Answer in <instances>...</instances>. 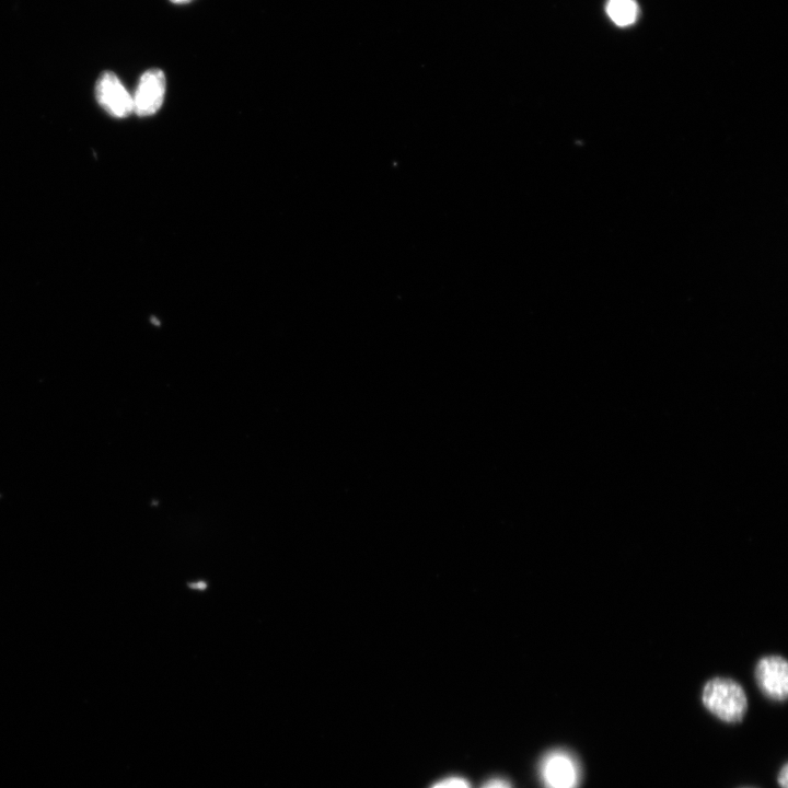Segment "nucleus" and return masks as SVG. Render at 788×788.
<instances>
[{"label": "nucleus", "instance_id": "f257e3e1", "mask_svg": "<svg viewBox=\"0 0 788 788\" xmlns=\"http://www.w3.org/2000/svg\"><path fill=\"white\" fill-rule=\"evenodd\" d=\"M702 699L710 712L727 722L740 721L748 709L744 690L727 677L709 680L703 688Z\"/></svg>", "mask_w": 788, "mask_h": 788}, {"label": "nucleus", "instance_id": "f03ea898", "mask_svg": "<svg viewBox=\"0 0 788 788\" xmlns=\"http://www.w3.org/2000/svg\"><path fill=\"white\" fill-rule=\"evenodd\" d=\"M99 104L112 116L124 118L134 113L132 96L113 71H104L95 84Z\"/></svg>", "mask_w": 788, "mask_h": 788}, {"label": "nucleus", "instance_id": "7ed1b4c3", "mask_svg": "<svg viewBox=\"0 0 788 788\" xmlns=\"http://www.w3.org/2000/svg\"><path fill=\"white\" fill-rule=\"evenodd\" d=\"M165 91L166 79L161 69L144 71L132 96L134 113L141 117L157 113L163 104Z\"/></svg>", "mask_w": 788, "mask_h": 788}, {"label": "nucleus", "instance_id": "20e7f679", "mask_svg": "<svg viewBox=\"0 0 788 788\" xmlns=\"http://www.w3.org/2000/svg\"><path fill=\"white\" fill-rule=\"evenodd\" d=\"M541 776L545 788H577L580 779L577 762L564 751H553L544 756Z\"/></svg>", "mask_w": 788, "mask_h": 788}, {"label": "nucleus", "instance_id": "39448f33", "mask_svg": "<svg viewBox=\"0 0 788 788\" xmlns=\"http://www.w3.org/2000/svg\"><path fill=\"white\" fill-rule=\"evenodd\" d=\"M755 679L762 692L775 700L788 695V663L777 654L766 656L755 667Z\"/></svg>", "mask_w": 788, "mask_h": 788}, {"label": "nucleus", "instance_id": "423d86ee", "mask_svg": "<svg viewBox=\"0 0 788 788\" xmlns=\"http://www.w3.org/2000/svg\"><path fill=\"white\" fill-rule=\"evenodd\" d=\"M606 13L617 26H628L636 22L639 7L636 0H607Z\"/></svg>", "mask_w": 788, "mask_h": 788}, {"label": "nucleus", "instance_id": "0eeeda50", "mask_svg": "<svg viewBox=\"0 0 788 788\" xmlns=\"http://www.w3.org/2000/svg\"><path fill=\"white\" fill-rule=\"evenodd\" d=\"M431 788H471V785L464 778L449 777L443 780H440L439 783L433 785Z\"/></svg>", "mask_w": 788, "mask_h": 788}, {"label": "nucleus", "instance_id": "6e6552de", "mask_svg": "<svg viewBox=\"0 0 788 788\" xmlns=\"http://www.w3.org/2000/svg\"><path fill=\"white\" fill-rule=\"evenodd\" d=\"M483 788H511V786L503 779L495 778L487 781Z\"/></svg>", "mask_w": 788, "mask_h": 788}, {"label": "nucleus", "instance_id": "1a4fd4ad", "mask_svg": "<svg viewBox=\"0 0 788 788\" xmlns=\"http://www.w3.org/2000/svg\"><path fill=\"white\" fill-rule=\"evenodd\" d=\"M787 773H788L787 766L785 765L778 776V783L781 786V788H787V781H788Z\"/></svg>", "mask_w": 788, "mask_h": 788}, {"label": "nucleus", "instance_id": "9d476101", "mask_svg": "<svg viewBox=\"0 0 788 788\" xmlns=\"http://www.w3.org/2000/svg\"><path fill=\"white\" fill-rule=\"evenodd\" d=\"M170 1L175 4H185V3L190 2L192 0H170Z\"/></svg>", "mask_w": 788, "mask_h": 788}]
</instances>
